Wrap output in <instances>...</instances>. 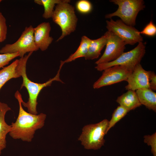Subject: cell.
Masks as SVG:
<instances>
[{
    "label": "cell",
    "mask_w": 156,
    "mask_h": 156,
    "mask_svg": "<svg viewBox=\"0 0 156 156\" xmlns=\"http://www.w3.org/2000/svg\"><path fill=\"white\" fill-rule=\"evenodd\" d=\"M15 97L19 103V113L16 121L11 125V129L9 133V135L14 139L31 142L36 131L44 126L46 115L43 113L35 115L26 112L22 107L23 100L18 91L15 92Z\"/></svg>",
    "instance_id": "cell-1"
},
{
    "label": "cell",
    "mask_w": 156,
    "mask_h": 156,
    "mask_svg": "<svg viewBox=\"0 0 156 156\" xmlns=\"http://www.w3.org/2000/svg\"><path fill=\"white\" fill-rule=\"evenodd\" d=\"M33 52H29L27 55L21 57L18 60L17 68L23 79V83L21 85L20 89L23 87H25L27 89L29 95L28 101L27 102H25L23 100L22 105L27 108L28 112L37 115L38 114L36 109L38 104L37 99L41 90L45 87L50 86L53 81H59L63 83L60 77V72L63 65L60 64L57 74L53 78L50 79L44 83H35L31 81L28 78L26 73L27 61Z\"/></svg>",
    "instance_id": "cell-2"
},
{
    "label": "cell",
    "mask_w": 156,
    "mask_h": 156,
    "mask_svg": "<svg viewBox=\"0 0 156 156\" xmlns=\"http://www.w3.org/2000/svg\"><path fill=\"white\" fill-rule=\"evenodd\" d=\"M70 2V0H66L63 3L57 4L54 10L52 18L62 30L61 35L57 42L76 30L78 18L75 14V8L69 3Z\"/></svg>",
    "instance_id": "cell-3"
},
{
    "label": "cell",
    "mask_w": 156,
    "mask_h": 156,
    "mask_svg": "<svg viewBox=\"0 0 156 156\" xmlns=\"http://www.w3.org/2000/svg\"><path fill=\"white\" fill-rule=\"evenodd\" d=\"M109 121L105 119L95 124L84 126L78 140L86 149L97 150L104 145L105 141L104 137L106 134Z\"/></svg>",
    "instance_id": "cell-4"
},
{
    "label": "cell",
    "mask_w": 156,
    "mask_h": 156,
    "mask_svg": "<svg viewBox=\"0 0 156 156\" xmlns=\"http://www.w3.org/2000/svg\"><path fill=\"white\" fill-rule=\"evenodd\" d=\"M110 1L117 5L118 8L115 12L106 15L105 18L117 16L125 24L133 27L135 25L138 14L145 7L143 0H111Z\"/></svg>",
    "instance_id": "cell-5"
},
{
    "label": "cell",
    "mask_w": 156,
    "mask_h": 156,
    "mask_svg": "<svg viewBox=\"0 0 156 156\" xmlns=\"http://www.w3.org/2000/svg\"><path fill=\"white\" fill-rule=\"evenodd\" d=\"M39 49L34 38V27L31 25L26 27L20 37L15 42L7 44L0 49L1 54L18 53L21 57L27 53L33 52Z\"/></svg>",
    "instance_id": "cell-6"
},
{
    "label": "cell",
    "mask_w": 156,
    "mask_h": 156,
    "mask_svg": "<svg viewBox=\"0 0 156 156\" xmlns=\"http://www.w3.org/2000/svg\"><path fill=\"white\" fill-rule=\"evenodd\" d=\"M145 47V44L143 42H140L134 48L129 51L124 52L116 60L110 62L97 64L95 68L98 70L102 71L116 65L134 67L140 64L146 52Z\"/></svg>",
    "instance_id": "cell-7"
},
{
    "label": "cell",
    "mask_w": 156,
    "mask_h": 156,
    "mask_svg": "<svg viewBox=\"0 0 156 156\" xmlns=\"http://www.w3.org/2000/svg\"><path fill=\"white\" fill-rule=\"evenodd\" d=\"M106 27L118 37L127 44L133 45L136 43L143 42V38L140 31L134 27L128 25L121 20L114 21L112 18L106 21Z\"/></svg>",
    "instance_id": "cell-8"
},
{
    "label": "cell",
    "mask_w": 156,
    "mask_h": 156,
    "mask_svg": "<svg viewBox=\"0 0 156 156\" xmlns=\"http://www.w3.org/2000/svg\"><path fill=\"white\" fill-rule=\"evenodd\" d=\"M134 67L116 65L105 69L101 76L94 82L93 87L94 89H98L124 81H127Z\"/></svg>",
    "instance_id": "cell-9"
},
{
    "label": "cell",
    "mask_w": 156,
    "mask_h": 156,
    "mask_svg": "<svg viewBox=\"0 0 156 156\" xmlns=\"http://www.w3.org/2000/svg\"><path fill=\"white\" fill-rule=\"evenodd\" d=\"M106 39V48L101 57L95 63L97 65L113 61L123 52L126 44L121 38L107 31L104 34Z\"/></svg>",
    "instance_id": "cell-10"
},
{
    "label": "cell",
    "mask_w": 156,
    "mask_h": 156,
    "mask_svg": "<svg viewBox=\"0 0 156 156\" xmlns=\"http://www.w3.org/2000/svg\"><path fill=\"white\" fill-rule=\"evenodd\" d=\"M126 81L128 83L125 87L126 90L135 91L150 88L148 71L145 70L140 64L135 66Z\"/></svg>",
    "instance_id": "cell-11"
},
{
    "label": "cell",
    "mask_w": 156,
    "mask_h": 156,
    "mask_svg": "<svg viewBox=\"0 0 156 156\" xmlns=\"http://www.w3.org/2000/svg\"><path fill=\"white\" fill-rule=\"evenodd\" d=\"M51 27L48 22H44L34 28V38L35 44L42 51L46 50L53 38L50 35Z\"/></svg>",
    "instance_id": "cell-12"
},
{
    "label": "cell",
    "mask_w": 156,
    "mask_h": 156,
    "mask_svg": "<svg viewBox=\"0 0 156 156\" xmlns=\"http://www.w3.org/2000/svg\"><path fill=\"white\" fill-rule=\"evenodd\" d=\"M10 110L11 108L7 104L0 102V155L6 147V135L11 129V125H8L5 121L6 112Z\"/></svg>",
    "instance_id": "cell-13"
},
{
    "label": "cell",
    "mask_w": 156,
    "mask_h": 156,
    "mask_svg": "<svg viewBox=\"0 0 156 156\" xmlns=\"http://www.w3.org/2000/svg\"><path fill=\"white\" fill-rule=\"evenodd\" d=\"M116 101L129 112L142 105L135 91L131 90H128L126 93L118 96Z\"/></svg>",
    "instance_id": "cell-14"
},
{
    "label": "cell",
    "mask_w": 156,
    "mask_h": 156,
    "mask_svg": "<svg viewBox=\"0 0 156 156\" xmlns=\"http://www.w3.org/2000/svg\"><path fill=\"white\" fill-rule=\"evenodd\" d=\"M141 104L156 112V93L150 88L137 90L135 91Z\"/></svg>",
    "instance_id": "cell-15"
},
{
    "label": "cell",
    "mask_w": 156,
    "mask_h": 156,
    "mask_svg": "<svg viewBox=\"0 0 156 156\" xmlns=\"http://www.w3.org/2000/svg\"><path fill=\"white\" fill-rule=\"evenodd\" d=\"M106 39L104 35L100 38L92 40L87 52L84 57L86 60H93L98 58L106 43Z\"/></svg>",
    "instance_id": "cell-16"
},
{
    "label": "cell",
    "mask_w": 156,
    "mask_h": 156,
    "mask_svg": "<svg viewBox=\"0 0 156 156\" xmlns=\"http://www.w3.org/2000/svg\"><path fill=\"white\" fill-rule=\"evenodd\" d=\"M18 61V60H16L10 65L0 70V90L10 79L21 76L17 68Z\"/></svg>",
    "instance_id": "cell-17"
},
{
    "label": "cell",
    "mask_w": 156,
    "mask_h": 156,
    "mask_svg": "<svg viewBox=\"0 0 156 156\" xmlns=\"http://www.w3.org/2000/svg\"><path fill=\"white\" fill-rule=\"evenodd\" d=\"M91 39L85 36H82L80 45L76 51L70 55L68 58L64 61V64L71 62L81 57H85L86 55Z\"/></svg>",
    "instance_id": "cell-18"
},
{
    "label": "cell",
    "mask_w": 156,
    "mask_h": 156,
    "mask_svg": "<svg viewBox=\"0 0 156 156\" xmlns=\"http://www.w3.org/2000/svg\"><path fill=\"white\" fill-rule=\"evenodd\" d=\"M66 0H35L34 2L43 6L44 11L42 17L45 19L52 18L54 11V8L58 4L65 1Z\"/></svg>",
    "instance_id": "cell-19"
},
{
    "label": "cell",
    "mask_w": 156,
    "mask_h": 156,
    "mask_svg": "<svg viewBox=\"0 0 156 156\" xmlns=\"http://www.w3.org/2000/svg\"><path fill=\"white\" fill-rule=\"evenodd\" d=\"M129 112L128 111L120 105L118 106L114 111L112 116V117L109 121L108 128L106 131L107 134L108 131L112 127H114L115 124L123 118Z\"/></svg>",
    "instance_id": "cell-20"
},
{
    "label": "cell",
    "mask_w": 156,
    "mask_h": 156,
    "mask_svg": "<svg viewBox=\"0 0 156 156\" xmlns=\"http://www.w3.org/2000/svg\"><path fill=\"white\" fill-rule=\"evenodd\" d=\"M77 11L82 14L89 13L92 9V5L90 1L86 0H80L77 2L76 5Z\"/></svg>",
    "instance_id": "cell-21"
},
{
    "label": "cell",
    "mask_w": 156,
    "mask_h": 156,
    "mask_svg": "<svg viewBox=\"0 0 156 156\" xmlns=\"http://www.w3.org/2000/svg\"><path fill=\"white\" fill-rule=\"evenodd\" d=\"M144 138V142L151 146V152L153 156H156V133L151 135H145Z\"/></svg>",
    "instance_id": "cell-22"
},
{
    "label": "cell",
    "mask_w": 156,
    "mask_h": 156,
    "mask_svg": "<svg viewBox=\"0 0 156 156\" xmlns=\"http://www.w3.org/2000/svg\"><path fill=\"white\" fill-rule=\"evenodd\" d=\"M19 56L18 53L0 54V68H3L8 64L10 61Z\"/></svg>",
    "instance_id": "cell-23"
},
{
    "label": "cell",
    "mask_w": 156,
    "mask_h": 156,
    "mask_svg": "<svg viewBox=\"0 0 156 156\" xmlns=\"http://www.w3.org/2000/svg\"><path fill=\"white\" fill-rule=\"evenodd\" d=\"M7 27L6 20L0 11V42L4 41L6 38Z\"/></svg>",
    "instance_id": "cell-24"
},
{
    "label": "cell",
    "mask_w": 156,
    "mask_h": 156,
    "mask_svg": "<svg viewBox=\"0 0 156 156\" xmlns=\"http://www.w3.org/2000/svg\"><path fill=\"white\" fill-rule=\"evenodd\" d=\"M140 34L148 36H153L156 34V27L152 21L150 22L141 31Z\"/></svg>",
    "instance_id": "cell-25"
},
{
    "label": "cell",
    "mask_w": 156,
    "mask_h": 156,
    "mask_svg": "<svg viewBox=\"0 0 156 156\" xmlns=\"http://www.w3.org/2000/svg\"><path fill=\"white\" fill-rule=\"evenodd\" d=\"M149 88L152 90H156V75L153 71H148Z\"/></svg>",
    "instance_id": "cell-26"
},
{
    "label": "cell",
    "mask_w": 156,
    "mask_h": 156,
    "mask_svg": "<svg viewBox=\"0 0 156 156\" xmlns=\"http://www.w3.org/2000/svg\"><path fill=\"white\" fill-rule=\"evenodd\" d=\"M1 1H2L1 0H0V3H1Z\"/></svg>",
    "instance_id": "cell-27"
},
{
    "label": "cell",
    "mask_w": 156,
    "mask_h": 156,
    "mask_svg": "<svg viewBox=\"0 0 156 156\" xmlns=\"http://www.w3.org/2000/svg\"></svg>",
    "instance_id": "cell-28"
}]
</instances>
